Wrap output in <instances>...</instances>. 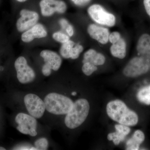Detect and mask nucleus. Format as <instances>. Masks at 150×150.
Segmentation results:
<instances>
[{
    "instance_id": "obj_1",
    "label": "nucleus",
    "mask_w": 150,
    "mask_h": 150,
    "mask_svg": "<svg viewBox=\"0 0 150 150\" xmlns=\"http://www.w3.org/2000/svg\"><path fill=\"white\" fill-rule=\"evenodd\" d=\"M108 115L113 121L127 126H134L139 121L137 113L127 107L126 104L119 100H112L106 106Z\"/></svg>"
},
{
    "instance_id": "obj_2",
    "label": "nucleus",
    "mask_w": 150,
    "mask_h": 150,
    "mask_svg": "<svg viewBox=\"0 0 150 150\" xmlns=\"http://www.w3.org/2000/svg\"><path fill=\"white\" fill-rule=\"evenodd\" d=\"M90 110L88 101L81 98L74 103L72 108L66 114V126L70 129H74L81 126L85 121Z\"/></svg>"
},
{
    "instance_id": "obj_3",
    "label": "nucleus",
    "mask_w": 150,
    "mask_h": 150,
    "mask_svg": "<svg viewBox=\"0 0 150 150\" xmlns=\"http://www.w3.org/2000/svg\"><path fill=\"white\" fill-rule=\"evenodd\" d=\"M46 110L56 115L67 114L72 108L74 103L68 97L57 93H51L43 100Z\"/></svg>"
},
{
    "instance_id": "obj_4",
    "label": "nucleus",
    "mask_w": 150,
    "mask_h": 150,
    "mask_svg": "<svg viewBox=\"0 0 150 150\" xmlns=\"http://www.w3.org/2000/svg\"><path fill=\"white\" fill-rule=\"evenodd\" d=\"M150 69L149 58L143 53L138 52L137 56L132 58L123 69V74L128 77H137L144 74Z\"/></svg>"
},
{
    "instance_id": "obj_5",
    "label": "nucleus",
    "mask_w": 150,
    "mask_h": 150,
    "mask_svg": "<svg viewBox=\"0 0 150 150\" xmlns=\"http://www.w3.org/2000/svg\"><path fill=\"white\" fill-rule=\"evenodd\" d=\"M88 13L93 21L101 25L111 27L116 23L114 15L108 12L100 5L91 6L88 9Z\"/></svg>"
},
{
    "instance_id": "obj_6",
    "label": "nucleus",
    "mask_w": 150,
    "mask_h": 150,
    "mask_svg": "<svg viewBox=\"0 0 150 150\" xmlns=\"http://www.w3.org/2000/svg\"><path fill=\"white\" fill-rule=\"evenodd\" d=\"M14 67L16 70L17 78L20 83L25 84L32 82L36 75L33 69L28 64L24 57L19 56L16 60Z\"/></svg>"
},
{
    "instance_id": "obj_7",
    "label": "nucleus",
    "mask_w": 150,
    "mask_h": 150,
    "mask_svg": "<svg viewBox=\"0 0 150 150\" xmlns=\"http://www.w3.org/2000/svg\"><path fill=\"white\" fill-rule=\"evenodd\" d=\"M16 129L20 133L31 137L37 135V122L36 118L23 112H20L16 116Z\"/></svg>"
},
{
    "instance_id": "obj_8",
    "label": "nucleus",
    "mask_w": 150,
    "mask_h": 150,
    "mask_svg": "<svg viewBox=\"0 0 150 150\" xmlns=\"http://www.w3.org/2000/svg\"><path fill=\"white\" fill-rule=\"evenodd\" d=\"M24 103L29 115L35 118H40L43 116L46 106L44 101L39 96L33 93H28L24 97Z\"/></svg>"
},
{
    "instance_id": "obj_9",
    "label": "nucleus",
    "mask_w": 150,
    "mask_h": 150,
    "mask_svg": "<svg viewBox=\"0 0 150 150\" xmlns=\"http://www.w3.org/2000/svg\"><path fill=\"white\" fill-rule=\"evenodd\" d=\"M20 15L16 21V27L18 31L21 33L26 31L37 24L40 18L37 12L26 9H22Z\"/></svg>"
},
{
    "instance_id": "obj_10",
    "label": "nucleus",
    "mask_w": 150,
    "mask_h": 150,
    "mask_svg": "<svg viewBox=\"0 0 150 150\" xmlns=\"http://www.w3.org/2000/svg\"><path fill=\"white\" fill-rule=\"evenodd\" d=\"M43 16L50 17L57 13L63 14L67 10L66 3L62 0H41L39 3Z\"/></svg>"
},
{
    "instance_id": "obj_11",
    "label": "nucleus",
    "mask_w": 150,
    "mask_h": 150,
    "mask_svg": "<svg viewBox=\"0 0 150 150\" xmlns=\"http://www.w3.org/2000/svg\"><path fill=\"white\" fill-rule=\"evenodd\" d=\"M83 51V47L79 44H76L71 40H69L62 44L59 50L60 55L65 59H78Z\"/></svg>"
},
{
    "instance_id": "obj_12",
    "label": "nucleus",
    "mask_w": 150,
    "mask_h": 150,
    "mask_svg": "<svg viewBox=\"0 0 150 150\" xmlns=\"http://www.w3.org/2000/svg\"><path fill=\"white\" fill-rule=\"evenodd\" d=\"M48 35V32L43 24L37 23L31 28L23 33L21 39L23 42L29 43L35 39L44 38Z\"/></svg>"
},
{
    "instance_id": "obj_13",
    "label": "nucleus",
    "mask_w": 150,
    "mask_h": 150,
    "mask_svg": "<svg viewBox=\"0 0 150 150\" xmlns=\"http://www.w3.org/2000/svg\"><path fill=\"white\" fill-rule=\"evenodd\" d=\"M40 55L43 59L44 66L53 71H58L62 66V58L55 51L47 49L43 50L40 52Z\"/></svg>"
},
{
    "instance_id": "obj_14",
    "label": "nucleus",
    "mask_w": 150,
    "mask_h": 150,
    "mask_svg": "<svg viewBox=\"0 0 150 150\" xmlns=\"http://www.w3.org/2000/svg\"><path fill=\"white\" fill-rule=\"evenodd\" d=\"M87 32L92 38L101 44H105L109 41L110 33L107 28L91 24L88 27Z\"/></svg>"
},
{
    "instance_id": "obj_15",
    "label": "nucleus",
    "mask_w": 150,
    "mask_h": 150,
    "mask_svg": "<svg viewBox=\"0 0 150 150\" xmlns=\"http://www.w3.org/2000/svg\"><path fill=\"white\" fill-rule=\"evenodd\" d=\"M115 127L116 131L108 134V139L112 141L115 145H118L125 139V137L130 133L131 129L128 126L121 124L115 125Z\"/></svg>"
},
{
    "instance_id": "obj_16",
    "label": "nucleus",
    "mask_w": 150,
    "mask_h": 150,
    "mask_svg": "<svg viewBox=\"0 0 150 150\" xmlns=\"http://www.w3.org/2000/svg\"><path fill=\"white\" fill-rule=\"evenodd\" d=\"M105 61L104 55L98 53L94 49H90L84 54L83 64L88 62L95 66H101L104 64Z\"/></svg>"
},
{
    "instance_id": "obj_17",
    "label": "nucleus",
    "mask_w": 150,
    "mask_h": 150,
    "mask_svg": "<svg viewBox=\"0 0 150 150\" xmlns=\"http://www.w3.org/2000/svg\"><path fill=\"white\" fill-rule=\"evenodd\" d=\"M110 52L115 58L124 59L126 54V43L125 40L121 38L116 43L112 44L110 47Z\"/></svg>"
},
{
    "instance_id": "obj_18",
    "label": "nucleus",
    "mask_w": 150,
    "mask_h": 150,
    "mask_svg": "<svg viewBox=\"0 0 150 150\" xmlns=\"http://www.w3.org/2000/svg\"><path fill=\"white\" fill-rule=\"evenodd\" d=\"M145 135L141 130H137L126 144V150H138L145 140Z\"/></svg>"
},
{
    "instance_id": "obj_19",
    "label": "nucleus",
    "mask_w": 150,
    "mask_h": 150,
    "mask_svg": "<svg viewBox=\"0 0 150 150\" xmlns=\"http://www.w3.org/2000/svg\"><path fill=\"white\" fill-rule=\"evenodd\" d=\"M136 49L144 52L150 58V35L144 33L140 36L137 42Z\"/></svg>"
},
{
    "instance_id": "obj_20",
    "label": "nucleus",
    "mask_w": 150,
    "mask_h": 150,
    "mask_svg": "<svg viewBox=\"0 0 150 150\" xmlns=\"http://www.w3.org/2000/svg\"><path fill=\"white\" fill-rule=\"evenodd\" d=\"M137 98L140 102L150 105V85L140 89L137 94Z\"/></svg>"
},
{
    "instance_id": "obj_21",
    "label": "nucleus",
    "mask_w": 150,
    "mask_h": 150,
    "mask_svg": "<svg viewBox=\"0 0 150 150\" xmlns=\"http://www.w3.org/2000/svg\"><path fill=\"white\" fill-rule=\"evenodd\" d=\"M52 38L54 40L62 44L70 40V37L69 35L60 31H57L53 33Z\"/></svg>"
},
{
    "instance_id": "obj_22",
    "label": "nucleus",
    "mask_w": 150,
    "mask_h": 150,
    "mask_svg": "<svg viewBox=\"0 0 150 150\" xmlns=\"http://www.w3.org/2000/svg\"><path fill=\"white\" fill-rule=\"evenodd\" d=\"M97 66L92 64L88 62L83 63L82 67L83 72L86 76H91L94 72L97 70Z\"/></svg>"
},
{
    "instance_id": "obj_23",
    "label": "nucleus",
    "mask_w": 150,
    "mask_h": 150,
    "mask_svg": "<svg viewBox=\"0 0 150 150\" xmlns=\"http://www.w3.org/2000/svg\"><path fill=\"white\" fill-rule=\"evenodd\" d=\"M49 144L48 140L45 138H41L36 140L34 143V147L36 150L48 149Z\"/></svg>"
},
{
    "instance_id": "obj_24",
    "label": "nucleus",
    "mask_w": 150,
    "mask_h": 150,
    "mask_svg": "<svg viewBox=\"0 0 150 150\" xmlns=\"http://www.w3.org/2000/svg\"><path fill=\"white\" fill-rule=\"evenodd\" d=\"M121 38V34L117 31H114L111 33L109 36L108 40L110 41V43L113 44L116 43Z\"/></svg>"
},
{
    "instance_id": "obj_25",
    "label": "nucleus",
    "mask_w": 150,
    "mask_h": 150,
    "mask_svg": "<svg viewBox=\"0 0 150 150\" xmlns=\"http://www.w3.org/2000/svg\"><path fill=\"white\" fill-rule=\"evenodd\" d=\"M76 6L83 7L88 4L91 0H71Z\"/></svg>"
},
{
    "instance_id": "obj_26",
    "label": "nucleus",
    "mask_w": 150,
    "mask_h": 150,
    "mask_svg": "<svg viewBox=\"0 0 150 150\" xmlns=\"http://www.w3.org/2000/svg\"><path fill=\"white\" fill-rule=\"evenodd\" d=\"M65 30H66V32H67V34H68V35L69 37H72L74 35V27L70 23L68 25V26L66 28Z\"/></svg>"
},
{
    "instance_id": "obj_27",
    "label": "nucleus",
    "mask_w": 150,
    "mask_h": 150,
    "mask_svg": "<svg viewBox=\"0 0 150 150\" xmlns=\"http://www.w3.org/2000/svg\"><path fill=\"white\" fill-rule=\"evenodd\" d=\"M144 5L146 12L150 18V0H144Z\"/></svg>"
},
{
    "instance_id": "obj_28",
    "label": "nucleus",
    "mask_w": 150,
    "mask_h": 150,
    "mask_svg": "<svg viewBox=\"0 0 150 150\" xmlns=\"http://www.w3.org/2000/svg\"><path fill=\"white\" fill-rule=\"evenodd\" d=\"M59 23V24H60L62 28L65 30L66 29V28L67 27V26H68V25L69 24V21L66 19L64 18L60 19Z\"/></svg>"
},
{
    "instance_id": "obj_29",
    "label": "nucleus",
    "mask_w": 150,
    "mask_h": 150,
    "mask_svg": "<svg viewBox=\"0 0 150 150\" xmlns=\"http://www.w3.org/2000/svg\"><path fill=\"white\" fill-rule=\"evenodd\" d=\"M16 1L19 2H24L28 0H16Z\"/></svg>"
},
{
    "instance_id": "obj_30",
    "label": "nucleus",
    "mask_w": 150,
    "mask_h": 150,
    "mask_svg": "<svg viewBox=\"0 0 150 150\" xmlns=\"http://www.w3.org/2000/svg\"><path fill=\"white\" fill-rule=\"evenodd\" d=\"M6 150V149H5L4 148L2 147H0V150Z\"/></svg>"
},
{
    "instance_id": "obj_31",
    "label": "nucleus",
    "mask_w": 150,
    "mask_h": 150,
    "mask_svg": "<svg viewBox=\"0 0 150 150\" xmlns=\"http://www.w3.org/2000/svg\"><path fill=\"white\" fill-rule=\"evenodd\" d=\"M76 92H73L72 93V95L73 96H75L76 95Z\"/></svg>"
}]
</instances>
